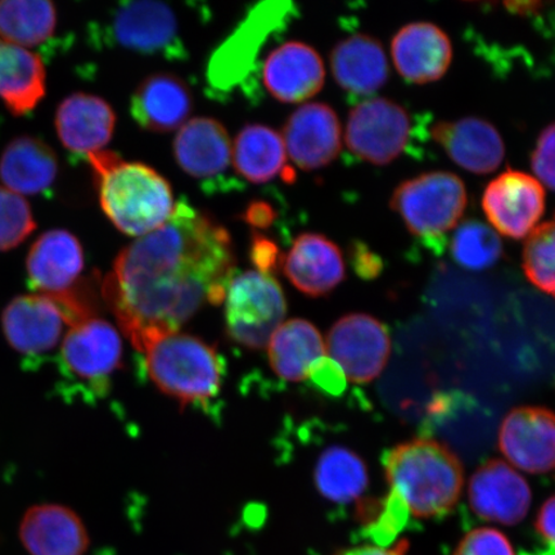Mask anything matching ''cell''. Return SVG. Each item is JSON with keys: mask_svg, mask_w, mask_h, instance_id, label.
<instances>
[{"mask_svg": "<svg viewBox=\"0 0 555 555\" xmlns=\"http://www.w3.org/2000/svg\"><path fill=\"white\" fill-rule=\"evenodd\" d=\"M235 274L231 234L180 199L163 227L121 249L102 294L134 347L178 332L206 304L224 300Z\"/></svg>", "mask_w": 555, "mask_h": 555, "instance_id": "1", "label": "cell"}, {"mask_svg": "<svg viewBox=\"0 0 555 555\" xmlns=\"http://www.w3.org/2000/svg\"><path fill=\"white\" fill-rule=\"evenodd\" d=\"M102 211L130 237L141 238L171 218L177 203L162 173L141 163L125 162L111 151L88 157Z\"/></svg>", "mask_w": 555, "mask_h": 555, "instance_id": "2", "label": "cell"}, {"mask_svg": "<svg viewBox=\"0 0 555 555\" xmlns=\"http://www.w3.org/2000/svg\"><path fill=\"white\" fill-rule=\"evenodd\" d=\"M391 491L420 518L447 515L462 495L463 467L446 443L415 439L400 443L384 456Z\"/></svg>", "mask_w": 555, "mask_h": 555, "instance_id": "3", "label": "cell"}, {"mask_svg": "<svg viewBox=\"0 0 555 555\" xmlns=\"http://www.w3.org/2000/svg\"><path fill=\"white\" fill-rule=\"evenodd\" d=\"M135 349L158 390L183 406L207 409L219 397L224 360L203 339L179 331L159 333L144 337Z\"/></svg>", "mask_w": 555, "mask_h": 555, "instance_id": "4", "label": "cell"}, {"mask_svg": "<svg viewBox=\"0 0 555 555\" xmlns=\"http://www.w3.org/2000/svg\"><path fill=\"white\" fill-rule=\"evenodd\" d=\"M297 17L298 7L291 0H267L248 9L207 62L208 93L218 100H225L237 89L254 94L263 48Z\"/></svg>", "mask_w": 555, "mask_h": 555, "instance_id": "5", "label": "cell"}, {"mask_svg": "<svg viewBox=\"0 0 555 555\" xmlns=\"http://www.w3.org/2000/svg\"><path fill=\"white\" fill-rule=\"evenodd\" d=\"M94 34L99 43L109 48L170 62H184L190 57L178 12L158 0L117 4Z\"/></svg>", "mask_w": 555, "mask_h": 555, "instance_id": "6", "label": "cell"}, {"mask_svg": "<svg viewBox=\"0 0 555 555\" xmlns=\"http://www.w3.org/2000/svg\"><path fill=\"white\" fill-rule=\"evenodd\" d=\"M390 205L414 237L435 242L460 224L468 194L455 173L429 171L402 182Z\"/></svg>", "mask_w": 555, "mask_h": 555, "instance_id": "7", "label": "cell"}, {"mask_svg": "<svg viewBox=\"0 0 555 555\" xmlns=\"http://www.w3.org/2000/svg\"><path fill=\"white\" fill-rule=\"evenodd\" d=\"M224 300L228 336L249 350L266 349L287 312L280 283L259 270L235 272Z\"/></svg>", "mask_w": 555, "mask_h": 555, "instance_id": "8", "label": "cell"}, {"mask_svg": "<svg viewBox=\"0 0 555 555\" xmlns=\"http://www.w3.org/2000/svg\"><path fill=\"white\" fill-rule=\"evenodd\" d=\"M121 362L119 332L100 318L73 324L61 346L62 374L93 398H102L109 390V380Z\"/></svg>", "mask_w": 555, "mask_h": 555, "instance_id": "9", "label": "cell"}, {"mask_svg": "<svg viewBox=\"0 0 555 555\" xmlns=\"http://www.w3.org/2000/svg\"><path fill=\"white\" fill-rule=\"evenodd\" d=\"M411 139L412 119L408 111L380 96L359 103L347 120V149L367 164L393 163L406 150Z\"/></svg>", "mask_w": 555, "mask_h": 555, "instance_id": "10", "label": "cell"}, {"mask_svg": "<svg viewBox=\"0 0 555 555\" xmlns=\"http://www.w3.org/2000/svg\"><path fill=\"white\" fill-rule=\"evenodd\" d=\"M173 156L186 176L197 179L205 192L238 189V180L228 178L233 165V144L224 125L211 117L185 122L173 139Z\"/></svg>", "mask_w": 555, "mask_h": 555, "instance_id": "11", "label": "cell"}, {"mask_svg": "<svg viewBox=\"0 0 555 555\" xmlns=\"http://www.w3.org/2000/svg\"><path fill=\"white\" fill-rule=\"evenodd\" d=\"M325 349L347 380L364 385L384 372L391 356V337L376 318L350 314L333 325Z\"/></svg>", "mask_w": 555, "mask_h": 555, "instance_id": "12", "label": "cell"}, {"mask_svg": "<svg viewBox=\"0 0 555 555\" xmlns=\"http://www.w3.org/2000/svg\"><path fill=\"white\" fill-rule=\"evenodd\" d=\"M73 323L59 298L35 293L13 298L2 314L7 343L25 357H40L53 350L66 325L72 327Z\"/></svg>", "mask_w": 555, "mask_h": 555, "instance_id": "13", "label": "cell"}, {"mask_svg": "<svg viewBox=\"0 0 555 555\" xmlns=\"http://www.w3.org/2000/svg\"><path fill=\"white\" fill-rule=\"evenodd\" d=\"M482 208L496 232L512 240L525 238L545 211L543 184L524 171L506 170L486 186Z\"/></svg>", "mask_w": 555, "mask_h": 555, "instance_id": "14", "label": "cell"}, {"mask_svg": "<svg viewBox=\"0 0 555 555\" xmlns=\"http://www.w3.org/2000/svg\"><path fill=\"white\" fill-rule=\"evenodd\" d=\"M499 449L513 466L531 475L555 472V414L540 406H520L505 416Z\"/></svg>", "mask_w": 555, "mask_h": 555, "instance_id": "15", "label": "cell"}, {"mask_svg": "<svg viewBox=\"0 0 555 555\" xmlns=\"http://www.w3.org/2000/svg\"><path fill=\"white\" fill-rule=\"evenodd\" d=\"M85 249L73 233L53 229L34 242L26 259V272L35 294L55 298L80 293Z\"/></svg>", "mask_w": 555, "mask_h": 555, "instance_id": "16", "label": "cell"}, {"mask_svg": "<svg viewBox=\"0 0 555 555\" xmlns=\"http://www.w3.org/2000/svg\"><path fill=\"white\" fill-rule=\"evenodd\" d=\"M282 138L298 168L323 169L335 162L341 151V124L328 104L308 103L288 117Z\"/></svg>", "mask_w": 555, "mask_h": 555, "instance_id": "17", "label": "cell"}, {"mask_svg": "<svg viewBox=\"0 0 555 555\" xmlns=\"http://www.w3.org/2000/svg\"><path fill=\"white\" fill-rule=\"evenodd\" d=\"M472 511L490 522L517 525L531 506L529 483L508 463L494 460L482 464L470 477Z\"/></svg>", "mask_w": 555, "mask_h": 555, "instance_id": "18", "label": "cell"}, {"mask_svg": "<svg viewBox=\"0 0 555 555\" xmlns=\"http://www.w3.org/2000/svg\"><path fill=\"white\" fill-rule=\"evenodd\" d=\"M268 93L282 103H301L324 86L325 67L314 48L287 41L272 51L260 68Z\"/></svg>", "mask_w": 555, "mask_h": 555, "instance_id": "19", "label": "cell"}, {"mask_svg": "<svg viewBox=\"0 0 555 555\" xmlns=\"http://www.w3.org/2000/svg\"><path fill=\"white\" fill-rule=\"evenodd\" d=\"M391 53L402 79L421 86L440 80L453 61L448 34L423 21L401 27L392 39Z\"/></svg>", "mask_w": 555, "mask_h": 555, "instance_id": "20", "label": "cell"}, {"mask_svg": "<svg viewBox=\"0 0 555 555\" xmlns=\"http://www.w3.org/2000/svg\"><path fill=\"white\" fill-rule=\"evenodd\" d=\"M433 138L456 165L477 176L494 172L505 156L501 133L481 117L437 122Z\"/></svg>", "mask_w": 555, "mask_h": 555, "instance_id": "21", "label": "cell"}, {"mask_svg": "<svg viewBox=\"0 0 555 555\" xmlns=\"http://www.w3.org/2000/svg\"><path fill=\"white\" fill-rule=\"evenodd\" d=\"M54 122L65 149L88 158L103 151L113 139L116 114L101 96L75 93L61 102Z\"/></svg>", "mask_w": 555, "mask_h": 555, "instance_id": "22", "label": "cell"}, {"mask_svg": "<svg viewBox=\"0 0 555 555\" xmlns=\"http://www.w3.org/2000/svg\"><path fill=\"white\" fill-rule=\"evenodd\" d=\"M284 274L302 294L332 293L345 280V260L335 242L319 233H302L282 259Z\"/></svg>", "mask_w": 555, "mask_h": 555, "instance_id": "23", "label": "cell"}, {"mask_svg": "<svg viewBox=\"0 0 555 555\" xmlns=\"http://www.w3.org/2000/svg\"><path fill=\"white\" fill-rule=\"evenodd\" d=\"M193 108V95L180 76L152 74L135 89L130 101L134 121L151 133H170L183 127Z\"/></svg>", "mask_w": 555, "mask_h": 555, "instance_id": "24", "label": "cell"}, {"mask_svg": "<svg viewBox=\"0 0 555 555\" xmlns=\"http://www.w3.org/2000/svg\"><path fill=\"white\" fill-rule=\"evenodd\" d=\"M20 539L30 555H85L90 544L81 518L60 504L27 509L21 520Z\"/></svg>", "mask_w": 555, "mask_h": 555, "instance_id": "25", "label": "cell"}, {"mask_svg": "<svg viewBox=\"0 0 555 555\" xmlns=\"http://www.w3.org/2000/svg\"><path fill=\"white\" fill-rule=\"evenodd\" d=\"M331 68L338 87L353 99L378 92L390 73L384 47L367 34L339 41L331 53Z\"/></svg>", "mask_w": 555, "mask_h": 555, "instance_id": "26", "label": "cell"}, {"mask_svg": "<svg viewBox=\"0 0 555 555\" xmlns=\"http://www.w3.org/2000/svg\"><path fill=\"white\" fill-rule=\"evenodd\" d=\"M233 165L235 172L253 184H266L278 177L286 183L296 179L282 135L262 124H249L240 131L233 147Z\"/></svg>", "mask_w": 555, "mask_h": 555, "instance_id": "27", "label": "cell"}, {"mask_svg": "<svg viewBox=\"0 0 555 555\" xmlns=\"http://www.w3.org/2000/svg\"><path fill=\"white\" fill-rule=\"evenodd\" d=\"M59 176L55 152L39 138L13 139L0 156V180L20 196H34L50 189Z\"/></svg>", "mask_w": 555, "mask_h": 555, "instance_id": "28", "label": "cell"}, {"mask_svg": "<svg viewBox=\"0 0 555 555\" xmlns=\"http://www.w3.org/2000/svg\"><path fill=\"white\" fill-rule=\"evenodd\" d=\"M47 93V72L40 55L0 39V100L15 116L30 114Z\"/></svg>", "mask_w": 555, "mask_h": 555, "instance_id": "29", "label": "cell"}, {"mask_svg": "<svg viewBox=\"0 0 555 555\" xmlns=\"http://www.w3.org/2000/svg\"><path fill=\"white\" fill-rule=\"evenodd\" d=\"M267 347L270 366L287 382L307 380L312 365L327 357L321 332L304 319L283 322Z\"/></svg>", "mask_w": 555, "mask_h": 555, "instance_id": "30", "label": "cell"}, {"mask_svg": "<svg viewBox=\"0 0 555 555\" xmlns=\"http://www.w3.org/2000/svg\"><path fill=\"white\" fill-rule=\"evenodd\" d=\"M314 481L319 494L335 504H350L370 483L364 461L344 447H331L319 456Z\"/></svg>", "mask_w": 555, "mask_h": 555, "instance_id": "31", "label": "cell"}, {"mask_svg": "<svg viewBox=\"0 0 555 555\" xmlns=\"http://www.w3.org/2000/svg\"><path fill=\"white\" fill-rule=\"evenodd\" d=\"M57 10L47 0H3L0 2V39L29 48L52 38Z\"/></svg>", "mask_w": 555, "mask_h": 555, "instance_id": "32", "label": "cell"}, {"mask_svg": "<svg viewBox=\"0 0 555 555\" xmlns=\"http://www.w3.org/2000/svg\"><path fill=\"white\" fill-rule=\"evenodd\" d=\"M451 254L463 268L489 269L502 259L503 243L491 227L478 220H467L453 234Z\"/></svg>", "mask_w": 555, "mask_h": 555, "instance_id": "33", "label": "cell"}, {"mask_svg": "<svg viewBox=\"0 0 555 555\" xmlns=\"http://www.w3.org/2000/svg\"><path fill=\"white\" fill-rule=\"evenodd\" d=\"M522 267L533 286L555 298V214L527 235Z\"/></svg>", "mask_w": 555, "mask_h": 555, "instance_id": "34", "label": "cell"}, {"mask_svg": "<svg viewBox=\"0 0 555 555\" xmlns=\"http://www.w3.org/2000/svg\"><path fill=\"white\" fill-rule=\"evenodd\" d=\"M359 515L364 537L377 546L386 547L405 529L411 512L397 492L390 491L380 501H367L360 505Z\"/></svg>", "mask_w": 555, "mask_h": 555, "instance_id": "35", "label": "cell"}, {"mask_svg": "<svg viewBox=\"0 0 555 555\" xmlns=\"http://www.w3.org/2000/svg\"><path fill=\"white\" fill-rule=\"evenodd\" d=\"M37 221L29 203L0 185V253L10 251L30 237Z\"/></svg>", "mask_w": 555, "mask_h": 555, "instance_id": "36", "label": "cell"}, {"mask_svg": "<svg viewBox=\"0 0 555 555\" xmlns=\"http://www.w3.org/2000/svg\"><path fill=\"white\" fill-rule=\"evenodd\" d=\"M453 555H515V551L503 532L481 527L468 532Z\"/></svg>", "mask_w": 555, "mask_h": 555, "instance_id": "37", "label": "cell"}, {"mask_svg": "<svg viewBox=\"0 0 555 555\" xmlns=\"http://www.w3.org/2000/svg\"><path fill=\"white\" fill-rule=\"evenodd\" d=\"M531 165L539 182L555 191V122L541 131L532 152Z\"/></svg>", "mask_w": 555, "mask_h": 555, "instance_id": "38", "label": "cell"}, {"mask_svg": "<svg viewBox=\"0 0 555 555\" xmlns=\"http://www.w3.org/2000/svg\"><path fill=\"white\" fill-rule=\"evenodd\" d=\"M308 379L319 390L332 395V397H338L339 393H343L347 384L341 367L328 357L319 360V362L312 365Z\"/></svg>", "mask_w": 555, "mask_h": 555, "instance_id": "39", "label": "cell"}, {"mask_svg": "<svg viewBox=\"0 0 555 555\" xmlns=\"http://www.w3.org/2000/svg\"><path fill=\"white\" fill-rule=\"evenodd\" d=\"M280 249L272 240L266 235L255 234L251 246V260L259 272L272 274L282 263Z\"/></svg>", "mask_w": 555, "mask_h": 555, "instance_id": "40", "label": "cell"}, {"mask_svg": "<svg viewBox=\"0 0 555 555\" xmlns=\"http://www.w3.org/2000/svg\"><path fill=\"white\" fill-rule=\"evenodd\" d=\"M535 529L545 543L555 550V495L547 499L543 506H541L537 517Z\"/></svg>", "mask_w": 555, "mask_h": 555, "instance_id": "41", "label": "cell"}, {"mask_svg": "<svg viewBox=\"0 0 555 555\" xmlns=\"http://www.w3.org/2000/svg\"><path fill=\"white\" fill-rule=\"evenodd\" d=\"M352 262L359 275L371 278L376 276L380 270V260L370 248L358 242L352 247Z\"/></svg>", "mask_w": 555, "mask_h": 555, "instance_id": "42", "label": "cell"}, {"mask_svg": "<svg viewBox=\"0 0 555 555\" xmlns=\"http://www.w3.org/2000/svg\"><path fill=\"white\" fill-rule=\"evenodd\" d=\"M275 217L272 206L266 203L249 205L245 214L246 223L254 228H268L273 223Z\"/></svg>", "mask_w": 555, "mask_h": 555, "instance_id": "43", "label": "cell"}, {"mask_svg": "<svg viewBox=\"0 0 555 555\" xmlns=\"http://www.w3.org/2000/svg\"><path fill=\"white\" fill-rule=\"evenodd\" d=\"M408 543L406 541H400L395 546H377V545H364L351 547V550L344 551L337 555H406Z\"/></svg>", "mask_w": 555, "mask_h": 555, "instance_id": "44", "label": "cell"}, {"mask_svg": "<svg viewBox=\"0 0 555 555\" xmlns=\"http://www.w3.org/2000/svg\"><path fill=\"white\" fill-rule=\"evenodd\" d=\"M526 555H555V550H554V547H550V550L544 551V552H540V553H535V554H526Z\"/></svg>", "mask_w": 555, "mask_h": 555, "instance_id": "45", "label": "cell"}]
</instances>
